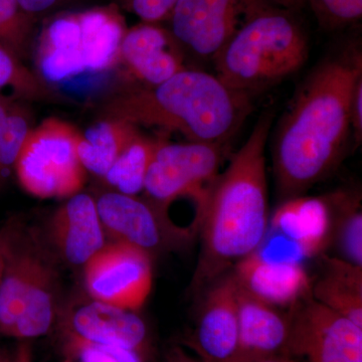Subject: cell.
<instances>
[{"label": "cell", "instance_id": "obj_15", "mask_svg": "<svg viewBox=\"0 0 362 362\" xmlns=\"http://www.w3.org/2000/svg\"><path fill=\"white\" fill-rule=\"evenodd\" d=\"M119 64L139 86H156L185 70V52L168 28L141 23L127 28L121 42Z\"/></svg>", "mask_w": 362, "mask_h": 362}, {"label": "cell", "instance_id": "obj_22", "mask_svg": "<svg viewBox=\"0 0 362 362\" xmlns=\"http://www.w3.org/2000/svg\"><path fill=\"white\" fill-rule=\"evenodd\" d=\"M157 140L140 131L135 135L102 178L111 190L132 197L143 192Z\"/></svg>", "mask_w": 362, "mask_h": 362}, {"label": "cell", "instance_id": "obj_2", "mask_svg": "<svg viewBox=\"0 0 362 362\" xmlns=\"http://www.w3.org/2000/svg\"><path fill=\"white\" fill-rule=\"evenodd\" d=\"M275 114L266 111L197 211L201 251L190 290L201 294L263 245L270 225L266 147Z\"/></svg>", "mask_w": 362, "mask_h": 362}, {"label": "cell", "instance_id": "obj_4", "mask_svg": "<svg viewBox=\"0 0 362 362\" xmlns=\"http://www.w3.org/2000/svg\"><path fill=\"white\" fill-rule=\"evenodd\" d=\"M296 11L263 0L214 58V70L230 90L251 100L297 73L309 54Z\"/></svg>", "mask_w": 362, "mask_h": 362}, {"label": "cell", "instance_id": "obj_8", "mask_svg": "<svg viewBox=\"0 0 362 362\" xmlns=\"http://www.w3.org/2000/svg\"><path fill=\"white\" fill-rule=\"evenodd\" d=\"M226 151L228 144L158 138L145 177L143 192L147 201L168 216L169 206L180 197H190L199 209L220 173Z\"/></svg>", "mask_w": 362, "mask_h": 362}, {"label": "cell", "instance_id": "obj_30", "mask_svg": "<svg viewBox=\"0 0 362 362\" xmlns=\"http://www.w3.org/2000/svg\"><path fill=\"white\" fill-rule=\"evenodd\" d=\"M18 1L25 11L40 20L42 16H49L52 13L65 11L66 6L84 1V0H18Z\"/></svg>", "mask_w": 362, "mask_h": 362}, {"label": "cell", "instance_id": "obj_28", "mask_svg": "<svg viewBox=\"0 0 362 362\" xmlns=\"http://www.w3.org/2000/svg\"><path fill=\"white\" fill-rule=\"evenodd\" d=\"M325 32L344 30L362 18V0H306Z\"/></svg>", "mask_w": 362, "mask_h": 362}, {"label": "cell", "instance_id": "obj_7", "mask_svg": "<svg viewBox=\"0 0 362 362\" xmlns=\"http://www.w3.org/2000/svg\"><path fill=\"white\" fill-rule=\"evenodd\" d=\"M80 133L54 117L30 130L13 169L28 194L40 199H68L82 192L87 171L78 156Z\"/></svg>", "mask_w": 362, "mask_h": 362}, {"label": "cell", "instance_id": "obj_1", "mask_svg": "<svg viewBox=\"0 0 362 362\" xmlns=\"http://www.w3.org/2000/svg\"><path fill=\"white\" fill-rule=\"evenodd\" d=\"M361 78V49L349 45L317 65L297 90L272 149L281 201L305 195L342 161L352 135V95Z\"/></svg>", "mask_w": 362, "mask_h": 362}, {"label": "cell", "instance_id": "obj_32", "mask_svg": "<svg viewBox=\"0 0 362 362\" xmlns=\"http://www.w3.org/2000/svg\"><path fill=\"white\" fill-rule=\"evenodd\" d=\"M160 362H201L197 357L188 354L185 346L180 344H173L166 347Z\"/></svg>", "mask_w": 362, "mask_h": 362}, {"label": "cell", "instance_id": "obj_5", "mask_svg": "<svg viewBox=\"0 0 362 362\" xmlns=\"http://www.w3.org/2000/svg\"><path fill=\"white\" fill-rule=\"evenodd\" d=\"M127 28L116 4L52 13L33 44L35 74L51 87L109 71L119 64Z\"/></svg>", "mask_w": 362, "mask_h": 362}, {"label": "cell", "instance_id": "obj_33", "mask_svg": "<svg viewBox=\"0 0 362 362\" xmlns=\"http://www.w3.org/2000/svg\"><path fill=\"white\" fill-rule=\"evenodd\" d=\"M28 352V350L25 347L16 351L0 347V362H21Z\"/></svg>", "mask_w": 362, "mask_h": 362}, {"label": "cell", "instance_id": "obj_31", "mask_svg": "<svg viewBox=\"0 0 362 362\" xmlns=\"http://www.w3.org/2000/svg\"><path fill=\"white\" fill-rule=\"evenodd\" d=\"M351 128L356 145H361L362 139V78L354 88L351 101Z\"/></svg>", "mask_w": 362, "mask_h": 362}, {"label": "cell", "instance_id": "obj_10", "mask_svg": "<svg viewBox=\"0 0 362 362\" xmlns=\"http://www.w3.org/2000/svg\"><path fill=\"white\" fill-rule=\"evenodd\" d=\"M263 0H177L166 20L185 54L214 62L250 11Z\"/></svg>", "mask_w": 362, "mask_h": 362}, {"label": "cell", "instance_id": "obj_12", "mask_svg": "<svg viewBox=\"0 0 362 362\" xmlns=\"http://www.w3.org/2000/svg\"><path fill=\"white\" fill-rule=\"evenodd\" d=\"M90 299L138 311L151 292L152 257L121 243H108L83 268Z\"/></svg>", "mask_w": 362, "mask_h": 362}, {"label": "cell", "instance_id": "obj_6", "mask_svg": "<svg viewBox=\"0 0 362 362\" xmlns=\"http://www.w3.org/2000/svg\"><path fill=\"white\" fill-rule=\"evenodd\" d=\"M42 233L11 221L0 279V333L18 339L49 334L58 315L59 275Z\"/></svg>", "mask_w": 362, "mask_h": 362}, {"label": "cell", "instance_id": "obj_35", "mask_svg": "<svg viewBox=\"0 0 362 362\" xmlns=\"http://www.w3.org/2000/svg\"><path fill=\"white\" fill-rule=\"evenodd\" d=\"M14 101H16V100H14L13 98L0 95V133H1L2 129H4L7 116H8L9 112H11Z\"/></svg>", "mask_w": 362, "mask_h": 362}, {"label": "cell", "instance_id": "obj_37", "mask_svg": "<svg viewBox=\"0 0 362 362\" xmlns=\"http://www.w3.org/2000/svg\"><path fill=\"white\" fill-rule=\"evenodd\" d=\"M258 362H296L295 359L289 356L275 357V358L266 359Z\"/></svg>", "mask_w": 362, "mask_h": 362}, {"label": "cell", "instance_id": "obj_38", "mask_svg": "<svg viewBox=\"0 0 362 362\" xmlns=\"http://www.w3.org/2000/svg\"><path fill=\"white\" fill-rule=\"evenodd\" d=\"M21 362H30V352H28V354H25V357H23V361Z\"/></svg>", "mask_w": 362, "mask_h": 362}, {"label": "cell", "instance_id": "obj_25", "mask_svg": "<svg viewBox=\"0 0 362 362\" xmlns=\"http://www.w3.org/2000/svg\"><path fill=\"white\" fill-rule=\"evenodd\" d=\"M11 88L16 96L33 101L54 98L49 86L37 74L28 70L23 61L0 45V90Z\"/></svg>", "mask_w": 362, "mask_h": 362}, {"label": "cell", "instance_id": "obj_18", "mask_svg": "<svg viewBox=\"0 0 362 362\" xmlns=\"http://www.w3.org/2000/svg\"><path fill=\"white\" fill-rule=\"evenodd\" d=\"M232 272L240 288L279 308L291 309L311 295L312 279L298 259L273 258L257 251Z\"/></svg>", "mask_w": 362, "mask_h": 362}, {"label": "cell", "instance_id": "obj_13", "mask_svg": "<svg viewBox=\"0 0 362 362\" xmlns=\"http://www.w3.org/2000/svg\"><path fill=\"white\" fill-rule=\"evenodd\" d=\"M238 283L232 270L201 293L194 327L183 344L201 362L239 361Z\"/></svg>", "mask_w": 362, "mask_h": 362}, {"label": "cell", "instance_id": "obj_9", "mask_svg": "<svg viewBox=\"0 0 362 362\" xmlns=\"http://www.w3.org/2000/svg\"><path fill=\"white\" fill-rule=\"evenodd\" d=\"M95 201L107 237L151 257L187 246L199 235L197 228L175 225L147 199L110 190Z\"/></svg>", "mask_w": 362, "mask_h": 362}, {"label": "cell", "instance_id": "obj_26", "mask_svg": "<svg viewBox=\"0 0 362 362\" xmlns=\"http://www.w3.org/2000/svg\"><path fill=\"white\" fill-rule=\"evenodd\" d=\"M32 129L30 114L14 101L0 133V185L13 170L16 159Z\"/></svg>", "mask_w": 362, "mask_h": 362}, {"label": "cell", "instance_id": "obj_20", "mask_svg": "<svg viewBox=\"0 0 362 362\" xmlns=\"http://www.w3.org/2000/svg\"><path fill=\"white\" fill-rule=\"evenodd\" d=\"M319 257L322 267L312 280V297L362 328V266L339 257Z\"/></svg>", "mask_w": 362, "mask_h": 362}, {"label": "cell", "instance_id": "obj_3", "mask_svg": "<svg viewBox=\"0 0 362 362\" xmlns=\"http://www.w3.org/2000/svg\"><path fill=\"white\" fill-rule=\"evenodd\" d=\"M251 111V100L216 75L187 68L159 85L117 90L101 117L180 133L187 141L228 144Z\"/></svg>", "mask_w": 362, "mask_h": 362}, {"label": "cell", "instance_id": "obj_24", "mask_svg": "<svg viewBox=\"0 0 362 362\" xmlns=\"http://www.w3.org/2000/svg\"><path fill=\"white\" fill-rule=\"evenodd\" d=\"M37 21L18 0H0V45L21 61L26 59L33 52Z\"/></svg>", "mask_w": 362, "mask_h": 362}, {"label": "cell", "instance_id": "obj_29", "mask_svg": "<svg viewBox=\"0 0 362 362\" xmlns=\"http://www.w3.org/2000/svg\"><path fill=\"white\" fill-rule=\"evenodd\" d=\"M177 0H116L115 4L135 14L144 23H158L168 20Z\"/></svg>", "mask_w": 362, "mask_h": 362}, {"label": "cell", "instance_id": "obj_14", "mask_svg": "<svg viewBox=\"0 0 362 362\" xmlns=\"http://www.w3.org/2000/svg\"><path fill=\"white\" fill-rule=\"evenodd\" d=\"M63 334L152 356L149 328L137 311L90 299L75 305L63 320Z\"/></svg>", "mask_w": 362, "mask_h": 362}, {"label": "cell", "instance_id": "obj_27", "mask_svg": "<svg viewBox=\"0 0 362 362\" xmlns=\"http://www.w3.org/2000/svg\"><path fill=\"white\" fill-rule=\"evenodd\" d=\"M63 362H150L151 357L123 347L63 335Z\"/></svg>", "mask_w": 362, "mask_h": 362}, {"label": "cell", "instance_id": "obj_23", "mask_svg": "<svg viewBox=\"0 0 362 362\" xmlns=\"http://www.w3.org/2000/svg\"><path fill=\"white\" fill-rule=\"evenodd\" d=\"M332 240L340 252L339 258L362 266V211L358 195L350 192H335Z\"/></svg>", "mask_w": 362, "mask_h": 362}, {"label": "cell", "instance_id": "obj_34", "mask_svg": "<svg viewBox=\"0 0 362 362\" xmlns=\"http://www.w3.org/2000/svg\"><path fill=\"white\" fill-rule=\"evenodd\" d=\"M9 230H11V221L7 225L0 226V279H1L2 268H4L7 242H8Z\"/></svg>", "mask_w": 362, "mask_h": 362}, {"label": "cell", "instance_id": "obj_36", "mask_svg": "<svg viewBox=\"0 0 362 362\" xmlns=\"http://www.w3.org/2000/svg\"><path fill=\"white\" fill-rule=\"evenodd\" d=\"M276 6L289 9V11L299 13L301 9L306 6V0H269Z\"/></svg>", "mask_w": 362, "mask_h": 362}, {"label": "cell", "instance_id": "obj_16", "mask_svg": "<svg viewBox=\"0 0 362 362\" xmlns=\"http://www.w3.org/2000/svg\"><path fill=\"white\" fill-rule=\"evenodd\" d=\"M47 233L54 254L76 268H84L108 244L96 201L82 192L68 197L54 211Z\"/></svg>", "mask_w": 362, "mask_h": 362}, {"label": "cell", "instance_id": "obj_11", "mask_svg": "<svg viewBox=\"0 0 362 362\" xmlns=\"http://www.w3.org/2000/svg\"><path fill=\"white\" fill-rule=\"evenodd\" d=\"M290 356L303 362H362V328L312 295L292 307Z\"/></svg>", "mask_w": 362, "mask_h": 362}, {"label": "cell", "instance_id": "obj_19", "mask_svg": "<svg viewBox=\"0 0 362 362\" xmlns=\"http://www.w3.org/2000/svg\"><path fill=\"white\" fill-rule=\"evenodd\" d=\"M333 223L331 195H301L282 202L271 216L268 233L289 242L300 258H313L329 247Z\"/></svg>", "mask_w": 362, "mask_h": 362}, {"label": "cell", "instance_id": "obj_21", "mask_svg": "<svg viewBox=\"0 0 362 362\" xmlns=\"http://www.w3.org/2000/svg\"><path fill=\"white\" fill-rule=\"evenodd\" d=\"M138 128L120 119L101 117L80 133L78 156L87 173L103 178L119 154L139 132Z\"/></svg>", "mask_w": 362, "mask_h": 362}, {"label": "cell", "instance_id": "obj_17", "mask_svg": "<svg viewBox=\"0 0 362 362\" xmlns=\"http://www.w3.org/2000/svg\"><path fill=\"white\" fill-rule=\"evenodd\" d=\"M239 361L258 362L290 356L291 309L279 308L250 294L238 285Z\"/></svg>", "mask_w": 362, "mask_h": 362}]
</instances>
